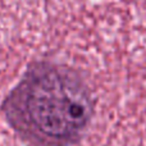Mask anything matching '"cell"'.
<instances>
[{
    "instance_id": "6da1fadb",
    "label": "cell",
    "mask_w": 146,
    "mask_h": 146,
    "mask_svg": "<svg viewBox=\"0 0 146 146\" xmlns=\"http://www.w3.org/2000/svg\"><path fill=\"white\" fill-rule=\"evenodd\" d=\"M96 99L83 76L67 64L27 67L0 104V113L27 146H76L86 136Z\"/></svg>"
}]
</instances>
